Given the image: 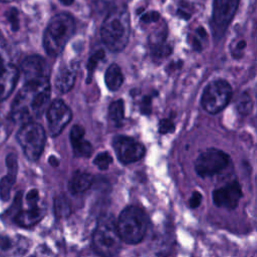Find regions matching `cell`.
Here are the masks:
<instances>
[{
    "instance_id": "6da1fadb",
    "label": "cell",
    "mask_w": 257,
    "mask_h": 257,
    "mask_svg": "<svg viewBox=\"0 0 257 257\" xmlns=\"http://www.w3.org/2000/svg\"><path fill=\"white\" fill-rule=\"evenodd\" d=\"M50 98V83L47 76L25 80L11 105L13 120L24 124L39 117Z\"/></svg>"
},
{
    "instance_id": "7a4b0ae2",
    "label": "cell",
    "mask_w": 257,
    "mask_h": 257,
    "mask_svg": "<svg viewBox=\"0 0 257 257\" xmlns=\"http://www.w3.org/2000/svg\"><path fill=\"white\" fill-rule=\"evenodd\" d=\"M130 14L125 6L111 9L104 18L100 35L105 46L113 52L122 50L130 38Z\"/></svg>"
},
{
    "instance_id": "3957f363",
    "label": "cell",
    "mask_w": 257,
    "mask_h": 257,
    "mask_svg": "<svg viewBox=\"0 0 257 257\" xmlns=\"http://www.w3.org/2000/svg\"><path fill=\"white\" fill-rule=\"evenodd\" d=\"M74 31L75 22L69 14L60 13L52 17L43 35V46L47 54L50 56L60 54Z\"/></svg>"
},
{
    "instance_id": "277c9868",
    "label": "cell",
    "mask_w": 257,
    "mask_h": 257,
    "mask_svg": "<svg viewBox=\"0 0 257 257\" xmlns=\"http://www.w3.org/2000/svg\"><path fill=\"white\" fill-rule=\"evenodd\" d=\"M115 225L120 240L127 244L140 243L144 239L148 228L146 214L137 206L124 208L120 212Z\"/></svg>"
},
{
    "instance_id": "5b68a950",
    "label": "cell",
    "mask_w": 257,
    "mask_h": 257,
    "mask_svg": "<svg viewBox=\"0 0 257 257\" xmlns=\"http://www.w3.org/2000/svg\"><path fill=\"white\" fill-rule=\"evenodd\" d=\"M92 248L101 257H114L121 248V240L112 217H101L92 235Z\"/></svg>"
},
{
    "instance_id": "8992f818",
    "label": "cell",
    "mask_w": 257,
    "mask_h": 257,
    "mask_svg": "<svg viewBox=\"0 0 257 257\" xmlns=\"http://www.w3.org/2000/svg\"><path fill=\"white\" fill-rule=\"evenodd\" d=\"M17 141L26 158L30 161H36L41 156L45 146V131L37 122L24 123L17 133Z\"/></svg>"
},
{
    "instance_id": "52a82bcc",
    "label": "cell",
    "mask_w": 257,
    "mask_h": 257,
    "mask_svg": "<svg viewBox=\"0 0 257 257\" xmlns=\"http://www.w3.org/2000/svg\"><path fill=\"white\" fill-rule=\"evenodd\" d=\"M231 96V85L226 80L217 79L205 87L201 97V103L207 112L215 114L225 108Z\"/></svg>"
},
{
    "instance_id": "ba28073f",
    "label": "cell",
    "mask_w": 257,
    "mask_h": 257,
    "mask_svg": "<svg viewBox=\"0 0 257 257\" xmlns=\"http://www.w3.org/2000/svg\"><path fill=\"white\" fill-rule=\"evenodd\" d=\"M230 163V157L218 149H208L201 153L195 162V171L201 178L212 177L219 174Z\"/></svg>"
},
{
    "instance_id": "9c48e42d",
    "label": "cell",
    "mask_w": 257,
    "mask_h": 257,
    "mask_svg": "<svg viewBox=\"0 0 257 257\" xmlns=\"http://www.w3.org/2000/svg\"><path fill=\"white\" fill-rule=\"evenodd\" d=\"M112 147L118 161L125 165L140 161L146 154V148L141 143L125 136H116Z\"/></svg>"
},
{
    "instance_id": "30bf717a",
    "label": "cell",
    "mask_w": 257,
    "mask_h": 257,
    "mask_svg": "<svg viewBox=\"0 0 257 257\" xmlns=\"http://www.w3.org/2000/svg\"><path fill=\"white\" fill-rule=\"evenodd\" d=\"M71 117V110L61 99L53 100L46 112L49 134L52 137L58 136L70 121Z\"/></svg>"
},
{
    "instance_id": "8fae6325",
    "label": "cell",
    "mask_w": 257,
    "mask_h": 257,
    "mask_svg": "<svg viewBox=\"0 0 257 257\" xmlns=\"http://www.w3.org/2000/svg\"><path fill=\"white\" fill-rule=\"evenodd\" d=\"M242 187L237 181H232L222 187L215 189L212 193V200L216 207L221 209H235L242 198Z\"/></svg>"
},
{
    "instance_id": "7c38bea8",
    "label": "cell",
    "mask_w": 257,
    "mask_h": 257,
    "mask_svg": "<svg viewBox=\"0 0 257 257\" xmlns=\"http://www.w3.org/2000/svg\"><path fill=\"white\" fill-rule=\"evenodd\" d=\"M240 0H214L213 22L217 30L226 29L238 8Z\"/></svg>"
},
{
    "instance_id": "4fadbf2b",
    "label": "cell",
    "mask_w": 257,
    "mask_h": 257,
    "mask_svg": "<svg viewBox=\"0 0 257 257\" xmlns=\"http://www.w3.org/2000/svg\"><path fill=\"white\" fill-rule=\"evenodd\" d=\"M45 208L36 205V206H27L26 209L20 208V210L12 217V221L21 227H31L39 223L44 215Z\"/></svg>"
},
{
    "instance_id": "5bb4252c",
    "label": "cell",
    "mask_w": 257,
    "mask_h": 257,
    "mask_svg": "<svg viewBox=\"0 0 257 257\" xmlns=\"http://www.w3.org/2000/svg\"><path fill=\"white\" fill-rule=\"evenodd\" d=\"M6 166L8 170L7 175L4 176L0 181V197L2 201H8L10 199L11 189L16 181L18 163L17 157L14 154H9L6 157Z\"/></svg>"
},
{
    "instance_id": "9a60e30c",
    "label": "cell",
    "mask_w": 257,
    "mask_h": 257,
    "mask_svg": "<svg viewBox=\"0 0 257 257\" xmlns=\"http://www.w3.org/2000/svg\"><path fill=\"white\" fill-rule=\"evenodd\" d=\"M19 77V70L12 64H4L0 69V101L13 91Z\"/></svg>"
},
{
    "instance_id": "2e32d148",
    "label": "cell",
    "mask_w": 257,
    "mask_h": 257,
    "mask_svg": "<svg viewBox=\"0 0 257 257\" xmlns=\"http://www.w3.org/2000/svg\"><path fill=\"white\" fill-rule=\"evenodd\" d=\"M21 70L25 76V80L47 76L46 62L38 55L26 57L21 63Z\"/></svg>"
},
{
    "instance_id": "e0dca14e",
    "label": "cell",
    "mask_w": 257,
    "mask_h": 257,
    "mask_svg": "<svg viewBox=\"0 0 257 257\" xmlns=\"http://www.w3.org/2000/svg\"><path fill=\"white\" fill-rule=\"evenodd\" d=\"M77 65L71 63L70 65L61 67L55 77V88L59 93L68 92L75 81Z\"/></svg>"
},
{
    "instance_id": "ac0fdd59",
    "label": "cell",
    "mask_w": 257,
    "mask_h": 257,
    "mask_svg": "<svg viewBox=\"0 0 257 257\" xmlns=\"http://www.w3.org/2000/svg\"><path fill=\"white\" fill-rule=\"evenodd\" d=\"M93 182L91 174L86 172H76L68 182V190L73 195H78L87 191Z\"/></svg>"
},
{
    "instance_id": "d6986e66",
    "label": "cell",
    "mask_w": 257,
    "mask_h": 257,
    "mask_svg": "<svg viewBox=\"0 0 257 257\" xmlns=\"http://www.w3.org/2000/svg\"><path fill=\"white\" fill-rule=\"evenodd\" d=\"M104 81L109 90H117L122 82H123V75L121 70L117 64H111L105 71Z\"/></svg>"
},
{
    "instance_id": "ffe728a7",
    "label": "cell",
    "mask_w": 257,
    "mask_h": 257,
    "mask_svg": "<svg viewBox=\"0 0 257 257\" xmlns=\"http://www.w3.org/2000/svg\"><path fill=\"white\" fill-rule=\"evenodd\" d=\"M108 118L114 126H120L122 124L124 118V103L122 99H117L110 103Z\"/></svg>"
},
{
    "instance_id": "44dd1931",
    "label": "cell",
    "mask_w": 257,
    "mask_h": 257,
    "mask_svg": "<svg viewBox=\"0 0 257 257\" xmlns=\"http://www.w3.org/2000/svg\"><path fill=\"white\" fill-rule=\"evenodd\" d=\"M71 213V205L64 195H58L54 199V214L57 218H66Z\"/></svg>"
},
{
    "instance_id": "7402d4cb",
    "label": "cell",
    "mask_w": 257,
    "mask_h": 257,
    "mask_svg": "<svg viewBox=\"0 0 257 257\" xmlns=\"http://www.w3.org/2000/svg\"><path fill=\"white\" fill-rule=\"evenodd\" d=\"M236 106H237V110L242 115H247L251 112V110L253 108V100H252V97H251V95L248 91H244L238 97Z\"/></svg>"
},
{
    "instance_id": "603a6c76",
    "label": "cell",
    "mask_w": 257,
    "mask_h": 257,
    "mask_svg": "<svg viewBox=\"0 0 257 257\" xmlns=\"http://www.w3.org/2000/svg\"><path fill=\"white\" fill-rule=\"evenodd\" d=\"M105 56V53L102 49H99L97 51H95L89 58H88V61H87V65H86V68H87V78H86V83H89L91 81V77H92V74H93V71L94 69L96 68L97 64L104 58Z\"/></svg>"
},
{
    "instance_id": "cb8c5ba5",
    "label": "cell",
    "mask_w": 257,
    "mask_h": 257,
    "mask_svg": "<svg viewBox=\"0 0 257 257\" xmlns=\"http://www.w3.org/2000/svg\"><path fill=\"white\" fill-rule=\"evenodd\" d=\"M72 146V150H73V154L75 157H81V158H88L92 155L93 152V148L91 146V144L88 141H85L84 139L77 142Z\"/></svg>"
},
{
    "instance_id": "d4e9b609",
    "label": "cell",
    "mask_w": 257,
    "mask_h": 257,
    "mask_svg": "<svg viewBox=\"0 0 257 257\" xmlns=\"http://www.w3.org/2000/svg\"><path fill=\"white\" fill-rule=\"evenodd\" d=\"M151 52L152 54L157 57V58H164L169 56L172 53L173 46L169 43L162 42V43H157V44H152L150 45Z\"/></svg>"
},
{
    "instance_id": "484cf974",
    "label": "cell",
    "mask_w": 257,
    "mask_h": 257,
    "mask_svg": "<svg viewBox=\"0 0 257 257\" xmlns=\"http://www.w3.org/2000/svg\"><path fill=\"white\" fill-rule=\"evenodd\" d=\"M112 163V157L107 152H101L96 155L93 160V164L101 171H105Z\"/></svg>"
},
{
    "instance_id": "4316f807",
    "label": "cell",
    "mask_w": 257,
    "mask_h": 257,
    "mask_svg": "<svg viewBox=\"0 0 257 257\" xmlns=\"http://www.w3.org/2000/svg\"><path fill=\"white\" fill-rule=\"evenodd\" d=\"M84 134H85V131H84V128L81 125L74 124L71 127L70 134H69V139H70L71 145H74L77 142L83 140L84 139Z\"/></svg>"
},
{
    "instance_id": "83f0119b",
    "label": "cell",
    "mask_w": 257,
    "mask_h": 257,
    "mask_svg": "<svg viewBox=\"0 0 257 257\" xmlns=\"http://www.w3.org/2000/svg\"><path fill=\"white\" fill-rule=\"evenodd\" d=\"M6 16H7L8 22L10 23L11 29H12L13 31L18 30V28H19V14H18L17 9H15V8L10 9V10L7 12V15H6Z\"/></svg>"
},
{
    "instance_id": "f1b7e54d",
    "label": "cell",
    "mask_w": 257,
    "mask_h": 257,
    "mask_svg": "<svg viewBox=\"0 0 257 257\" xmlns=\"http://www.w3.org/2000/svg\"><path fill=\"white\" fill-rule=\"evenodd\" d=\"M39 192L37 189H31L30 191H28V193L26 194L25 197V201L27 206H36L39 205Z\"/></svg>"
},
{
    "instance_id": "f546056e",
    "label": "cell",
    "mask_w": 257,
    "mask_h": 257,
    "mask_svg": "<svg viewBox=\"0 0 257 257\" xmlns=\"http://www.w3.org/2000/svg\"><path fill=\"white\" fill-rule=\"evenodd\" d=\"M175 131V124L174 122L169 118H164L159 123V133L162 135L173 133Z\"/></svg>"
},
{
    "instance_id": "4dcf8cb0",
    "label": "cell",
    "mask_w": 257,
    "mask_h": 257,
    "mask_svg": "<svg viewBox=\"0 0 257 257\" xmlns=\"http://www.w3.org/2000/svg\"><path fill=\"white\" fill-rule=\"evenodd\" d=\"M203 200V195L199 191H194L189 199V206L192 209L198 208Z\"/></svg>"
},
{
    "instance_id": "1f68e13d",
    "label": "cell",
    "mask_w": 257,
    "mask_h": 257,
    "mask_svg": "<svg viewBox=\"0 0 257 257\" xmlns=\"http://www.w3.org/2000/svg\"><path fill=\"white\" fill-rule=\"evenodd\" d=\"M160 18H161V16L157 11H149L142 15L141 20L145 23H152V22L159 21Z\"/></svg>"
},
{
    "instance_id": "d6a6232c",
    "label": "cell",
    "mask_w": 257,
    "mask_h": 257,
    "mask_svg": "<svg viewBox=\"0 0 257 257\" xmlns=\"http://www.w3.org/2000/svg\"><path fill=\"white\" fill-rule=\"evenodd\" d=\"M141 112L143 114L149 115L152 112V98L150 96H145L141 101Z\"/></svg>"
},
{
    "instance_id": "836d02e7",
    "label": "cell",
    "mask_w": 257,
    "mask_h": 257,
    "mask_svg": "<svg viewBox=\"0 0 257 257\" xmlns=\"http://www.w3.org/2000/svg\"><path fill=\"white\" fill-rule=\"evenodd\" d=\"M191 45H192V47H193L195 50H197V51H201V50H202V43H201L200 39L197 38L196 36H192Z\"/></svg>"
},
{
    "instance_id": "e575fe53",
    "label": "cell",
    "mask_w": 257,
    "mask_h": 257,
    "mask_svg": "<svg viewBox=\"0 0 257 257\" xmlns=\"http://www.w3.org/2000/svg\"><path fill=\"white\" fill-rule=\"evenodd\" d=\"M48 162H49V164H50L52 167H57V166L59 165L58 159H57L56 157H54V156H50L49 159H48Z\"/></svg>"
},
{
    "instance_id": "d590c367",
    "label": "cell",
    "mask_w": 257,
    "mask_h": 257,
    "mask_svg": "<svg viewBox=\"0 0 257 257\" xmlns=\"http://www.w3.org/2000/svg\"><path fill=\"white\" fill-rule=\"evenodd\" d=\"M197 36H199L200 38H207V32L203 27H199L197 29Z\"/></svg>"
},
{
    "instance_id": "8d00e7d4",
    "label": "cell",
    "mask_w": 257,
    "mask_h": 257,
    "mask_svg": "<svg viewBox=\"0 0 257 257\" xmlns=\"http://www.w3.org/2000/svg\"><path fill=\"white\" fill-rule=\"evenodd\" d=\"M245 47H246V41H244V40L239 41V42L237 43V45H236V49H237V51H239V52H242Z\"/></svg>"
},
{
    "instance_id": "74e56055",
    "label": "cell",
    "mask_w": 257,
    "mask_h": 257,
    "mask_svg": "<svg viewBox=\"0 0 257 257\" xmlns=\"http://www.w3.org/2000/svg\"><path fill=\"white\" fill-rule=\"evenodd\" d=\"M59 1H60L62 4H64V5H67V6H68V5H71V4L73 3V1H74V0H59Z\"/></svg>"
},
{
    "instance_id": "f35d334b",
    "label": "cell",
    "mask_w": 257,
    "mask_h": 257,
    "mask_svg": "<svg viewBox=\"0 0 257 257\" xmlns=\"http://www.w3.org/2000/svg\"><path fill=\"white\" fill-rule=\"evenodd\" d=\"M3 65H4V63H3V60H2V57L0 56V69L3 67Z\"/></svg>"
},
{
    "instance_id": "ab89813d",
    "label": "cell",
    "mask_w": 257,
    "mask_h": 257,
    "mask_svg": "<svg viewBox=\"0 0 257 257\" xmlns=\"http://www.w3.org/2000/svg\"><path fill=\"white\" fill-rule=\"evenodd\" d=\"M14 0H0V2H12Z\"/></svg>"
}]
</instances>
